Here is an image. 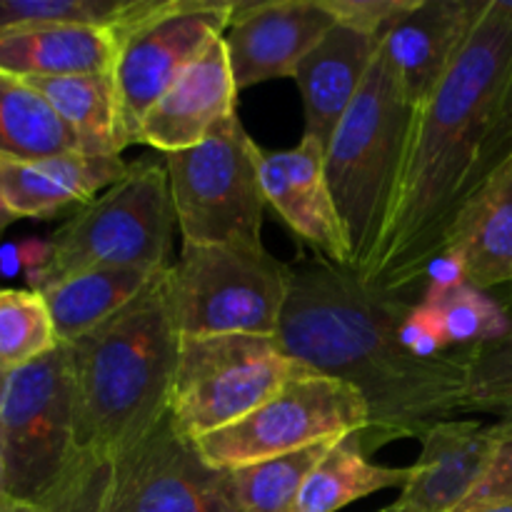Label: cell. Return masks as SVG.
Returning <instances> with one entry per match:
<instances>
[{
	"label": "cell",
	"mask_w": 512,
	"mask_h": 512,
	"mask_svg": "<svg viewBox=\"0 0 512 512\" xmlns=\"http://www.w3.org/2000/svg\"><path fill=\"white\" fill-rule=\"evenodd\" d=\"M260 148L240 115L210 130L200 145L165 160L183 245H260L265 198Z\"/></svg>",
	"instance_id": "52a82bcc"
},
{
	"label": "cell",
	"mask_w": 512,
	"mask_h": 512,
	"mask_svg": "<svg viewBox=\"0 0 512 512\" xmlns=\"http://www.w3.org/2000/svg\"><path fill=\"white\" fill-rule=\"evenodd\" d=\"M58 345L48 303L38 290L0 288V370L25 368Z\"/></svg>",
	"instance_id": "83f0119b"
},
{
	"label": "cell",
	"mask_w": 512,
	"mask_h": 512,
	"mask_svg": "<svg viewBox=\"0 0 512 512\" xmlns=\"http://www.w3.org/2000/svg\"><path fill=\"white\" fill-rule=\"evenodd\" d=\"M128 170L120 155L68 153L35 163L0 160V193L15 218H53L88 205Z\"/></svg>",
	"instance_id": "d6986e66"
},
{
	"label": "cell",
	"mask_w": 512,
	"mask_h": 512,
	"mask_svg": "<svg viewBox=\"0 0 512 512\" xmlns=\"http://www.w3.org/2000/svg\"><path fill=\"white\" fill-rule=\"evenodd\" d=\"M378 512H380V510H378Z\"/></svg>",
	"instance_id": "b9f144b4"
},
{
	"label": "cell",
	"mask_w": 512,
	"mask_h": 512,
	"mask_svg": "<svg viewBox=\"0 0 512 512\" xmlns=\"http://www.w3.org/2000/svg\"><path fill=\"white\" fill-rule=\"evenodd\" d=\"M413 113L380 43L358 95L325 148V178L358 275L368 268L383 233Z\"/></svg>",
	"instance_id": "277c9868"
},
{
	"label": "cell",
	"mask_w": 512,
	"mask_h": 512,
	"mask_svg": "<svg viewBox=\"0 0 512 512\" xmlns=\"http://www.w3.org/2000/svg\"><path fill=\"white\" fill-rule=\"evenodd\" d=\"M83 153L80 140L53 105L25 80L0 73V160L35 163Z\"/></svg>",
	"instance_id": "d4e9b609"
},
{
	"label": "cell",
	"mask_w": 512,
	"mask_h": 512,
	"mask_svg": "<svg viewBox=\"0 0 512 512\" xmlns=\"http://www.w3.org/2000/svg\"><path fill=\"white\" fill-rule=\"evenodd\" d=\"M8 495V473H5V453L3 443H0V498Z\"/></svg>",
	"instance_id": "74e56055"
},
{
	"label": "cell",
	"mask_w": 512,
	"mask_h": 512,
	"mask_svg": "<svg viewBox=\"0 0 512 512\" xmlns=\"http://www.w3.org/2000/svg\"><path fill=\"white\" fill-rule=\"evenodd\" d=\"M335 443V440H333ZM333 443H318L263 463L228 470L230 493L240 512H293L310 470Z\"/></svg>",
	"instance_id": "484cf974"
},
{
	"label": "cell",
	"mask_w": 512,
	"mask_h": 512,
	"mask_svg": "<svg viewBox=\"0 0 512 512\" xmlns=\"http://www.w3.org/2000/svg\"><path fill=\"white\" fill-rule=\"evenodd\" d=\"M368 428V405L348 383L315 370L290 378L238 423L195 440L215 470L263 463Z\"/></svg>",
	"instance_id": "30bf717a"
},
{
	"label": "cell",
	"mask_w": 512,
	"mask_h": 512,
	"mask_svg": "<svg viewBox=\"0 0 512 512\" xmlns=\"http://www.w3.org/2000/svg\"><path fill=\"white\" fill-rule=\"evenodd\" d=\"M50 240L30 238L23 243L0 245V278H15L23 273L28 285L33 288L35 278L40 275L43 265L48 263Z\"/></svg>",
	"instance_id": "e575fe53"
},
{
	"label": "cell",
	"mask_w": 512,
	"mask_h": 512,
	"mask_svg": "<svg viewBox=\"0 0 512 512\" xmlns=\"http://www.w3.org/2000/svg\"><path fill=\"white\" fill-rule=\"evenodd\" d=\"M235 8L233 0H140L113 25V80L128 145L138 140L140 123L165 90L228 33Z\"/></svg>",
	"instance_id": "9c48e42d"
},
{
	"label": "cell",
	"mask_w": 512,
	"mask_h": 512,
	"mask_svg": "<svg viewBox=\"0 0 512 512\" xmlns=\"http://www.w3.org/2000/svg\"><path fill=\"white\" fill-rule=\"evenodd\" d=\"M0 512H43L38 503H28V500H18L13 495L0 498Z\"/></svg>",
	"instance_id": "d590c367"
},
{
	"label": "cell",
	"mask_w": 512,
	"mask_h": 512,
	"mask_svg": "<svg viewBox=\"0 0 512 512\" xmlns=\"http://www.w3.org/2000/svg\"><path fill=\"white\" fill-rule=\"evenodd\" d=\"M383 38L348 23H335L295 70L305 105L303 138L328 148L345 110L358 95Z\"/></svg>",
	"instance_id": "ac0fdd59"
},
{
	"label": "cell",
	"mask_w": 512,
	"mask_h": 512,
	"mask_svg": "<svg viewBox=\"0 0 512 512\" xmlns=\"http://www.w3.org/2000/svg\"><path fill=\"white\" fill-rule=\"evenodd\" d=\"M178 228L165 163L143 158L50 235V255L30 290L95 268H168Z\"/></svg>",
	"instance_id": "5b68a950"
},
{
	"label": "cell",
	"mask_w": 512,
	"mask_h": 512,
	"mask_svg": "<svg viewBox=\"0 0 512 512\" xmlns=\"http://www.w3.org/2000/svg\"><path fill=\"white\" fill-rule=\"evenodd\" d=\"M328 5L338 23H348L365 33L385 38V33L405 13H410L418 0H328Z\"/></svg>",
	"instance_id": "d6a6232c"
},
{
	"label": "cell",
	"mask_w": 512,
	"mask_h": 512,
	"mask_svg": "<svg viewBox=\"0 0 512 512\" xmlns=\"http://www.w3.org/2000/svg\"><path fill=\"white\" fill-rule=\"evenodd\" d=\"M470 512H512V503H500V505H488V508H478Z\"/></svg>",
	"instance_id": "f35d334b"
},
{
	"label": "cell",
	"mask_w": 512,
	"mask_h": 512,
	"mask_svg": "<svg viewBox=\"0 0 512 512\" xmlns=\"http://www.w3.org/2000/svg\"><path fill=\"white\" fill-rule=\"evenodd\" d=\"M113 28L50 23L0 33V73L20 80L113 73Z\"/></svg>",
	"instance_id": "44dd1931"
},
{
	"label": "cell",
	"mask_w": 512,
	"mask_h": 512,
	"mask_svg": "<svg viewBox=\"0 0 512 512\" xmlns=\"http://www.w3.org/2000/svg\"><path fill=\"white\" fill-rule=\"evenodd\" d=\"M290 285L278 343L298 363L363 395L365 453L418 438L468 413V375L460 350L418 360L400 343L413 298L335 268L320 258L288 265Z\"/></svg>",
	"instance_id": "7a4b0ae2"
},
{
	"label": "cell",
	"mask_w": 512,
	"mask_h": 512,
	"mask_svg": "<svg viewBox=\"0 0 512 512\" xmlns=\"http://www.w3.org/2000/svg\"><path fill=\"white\" fill-rule=\"evenodd\" d=\"M400 343L418 360H438L445 353H450L443 320L435 313V308L425 303H415L408 310V315L400 323Z\"/></svg>",
	"instance_id": "836d02e7"
},
{
	"label": "cell",
	"mask_w": 512,
	"mask_h": 512,
	"mask_svg": "<svg viewBox=\"0 0 512 512\" xmlns=\"http://www.w3.org/2000/svg\"><path fill=\"white\" fill-rule=\"evenodd\" d=\"M420 303L430 305L440 315L450 350L493 343L508 333L510 318L505 303H498L493 295L468 283L450 285V288H425Z\"/></svg>",
	"instance_id": "4316f807"
},
{
	"label": "cell",
	"mask_w": 512,
	"mask_h": 512,
	"mask_svg": "<svg viewBox=\"0 0 512 512\" xmlns=\"http://www.w3.org/2000/svg\"><path fill=\"white\" fill-rule=\"evenodd\" d=\"M408 475L410 468L370 463L360 433L345 435L310 470L293 512H338L380 490L403 488Z\"/></svg>",
	"instance_id": "cb8c5ba5"
},
{
	"label": "cell",
	"mask_w": 512,
	"mask_h": 512,
	"mask_svg": "<svg viewBox=\"0 0 512 512\" xmlns=\"http://www.w3.org/2000/svg\"><path fill=\"white\" fill-rule=\"evenodd\" d=\"M163 270V268H160ZM158 270L95 268L70 275L40 290L53 318L60 345H70L88 335L118 310H123Z\"/></svg>",
	"instance_id": "7402d4cb"
},
{
	"label": "cell",
	"mask_w": 512,
	"mask_h": 512,
	"mask_svg": "<svg viewBox=\"0 0 512 512\" xmlns=\"http://www.w3.org/2000/svg\"><path fill=\"white\" fill-rule=\"evenodd\" d=\"M258 175L265 205L315 250V258L353 270V250L325 178L323 145L303 138L290 150L260 148Z\"/></svg>",
	"instance_id": "5bb4252c"
},
{
	"label": "cell",
	"mask_w": 512,
	"mask_h": 512,
	"mask_svg": "<svg viewBox=\"0 0 512 512\" xmlns=\"http://www.w3.org/2000/svg\"><path fill=\"white\" fill-rule=\"evenodd\" d=\"M100 512H240L228 470L210 468L193 438L163 415L143 438L120 450Z\"/></svg>",
	"instance_id": "7c38bea8"
},
{
	"label": "cell",
	"mask_w": 512,
	"mask_h": 512,
	"mask_svg": "<svg viewBox=\"0 0 512 512\" xmlns=\"http://www.w3.org/2000/svg\"><path fill=\"white\" fill-rule=\"evenodd\" d=\"M338 23L328 0L238 3L228 33L238 93L275 78H293L305 55Z\"/></svg>",
	"instance_id": "4fadbf2b"
},
{
	"label": "cell",
	"mask_w": 512,
	"mask_h": 512,
	"mask_svg": "<svg viewBox=\"0 0 512 512\" xmlns=\"http://www.w3.org/2000/svg\"><path fill=\"white\" fill-rule=\"evenodd\" d=\"M13 220H18V218H15V215L10 213V208H8V205H5V200H3V193H0V233H3V230L8 228V225L13 223Z\"/></svg>",
	"instance_id": "8d00e7d4"
},
{
	"label": "cell",
	"mask_w": 512,
	"mask_h": 512,
	"mask_svg": "<svg viewBox=\"0 0 512 512\" xmlns=\"http://www.w3.org/2000/svg\"><path fill=\"white\" fill-rule=\"evenodd\" d=\"M310 370L263 335L180 340L170 390V418L198 440L253 413L290 378Z\"/></svg>",
	"instance_id": "ba28073f"
},
{
	"label": "cell",
	"mask_w": 512,
	"mask_h": 512,
	"mask_svg": "<svg viewBox=\"0 0 512 512\" xmlns=\"http://www.w3.org/2000/svg\"><path fill=\"white\" fill-rule=\"evenodd\" d=\"M503 423H508V425H512V418H508V420H503Z\"/></svg>",
	"instance_id": "60d3db41"
},
{
	"label": "cell",
	"mask_w": 512,
	"mask_h": 512,
	"mask_svg": "<svg viewBox=\"0 0 512 512\" xmlns=\"http://www.w3.org/2000/svg\"><path fill=\"white\" fill-rule=\"evenodd\" d=\"M512 155V0H488L473 33L410 123L393 203L360 278L408 293L450 225Z\"/></svg>",
	"instance_id": "6da1fadb"
},
{
	"label": "cell",
	"mask_w": 512,
	"mask_h": 512,
	"mask_svg": "<svg viewBox=\"0 0 512 512\" xmlns=\"http://www.w3.org/2000/svg\"><path fill=\"white\" fill-rule=\"evenodd\" d=\"M78 135L85 155H120L128 148L120 120L113 73L70 75V78L25 80Z\"/></svg>",
	"instance_id": "603a6c76"
},
{
	"label": "cell",
	"mask_w": 512,
	"mask_h": 512,
	"mask_svg": "<svg viewBox=\"0 0 512 512\" xmlns=\"http://www.w3.org/2000/svg\"><path fill=\"white\" fill-rule=\"evenodd\" d=\"M495 433H498V445H495L490 465L485 468L483 478L475 485L470 498L455 512H470L488 508V505L512 503V425L500 420V423H495Z\"/></svg>",
	"instance_id": "1f68e13d"
},
{
	"label": "cell",
	"mask_w": 512,
	"mask_h": 512,
	"mask_svg": "<svg viewBox=\"0 0 512 512\" xmlns=\"http://www.w3.org/2000/svg\"><path fill=\"white\" fill-rule=\"evenodd\" d=\"M140 0H0V33L30 25L78 23L113 28Z\"/></svg>",
	"instance_id": "f546056e"
},
{
	"label": "cell",
	"mask_w": 512,
	"mask_h": 512,
	"mask_svg": "<svg viewBox=\"0 0 512 512\" xmlns=\"http://www.w3.org/2000/svg\"><path fill=\"white\" fill-rule=\"evenodd\" d=\"M8 495L38 503L75 455V395L68 345L10 370L0 398Z\"/></svg>",
	"instance_id": "8fae6325"
},
{
	"label": "cell",
	"mask_w": 512,
	"mask_h": 512,
	"mask_svg": "<svg viewBox=\"0 0 512 512\" xmlns=\"http://www.w3.org/2000/svg\"><path fill=\"white\" fill-rule=\"evenodd\" d=\"M5 378H8V373H5V370H0V398H3V388H5Z\"/></svg>",
	"instance_id": "ab89813d"
},
{
	"label": "cell",
	"mask_w": 512,
	"mask_h": 512,
	"mask_svg": "<svg viewBox=\"0 0 512 512\" xmlns=\"http://www.w3.org/2000/svg\"><path fill=\"white\" fill-rule=\"evenodd\" d=\"M168 268L113 318L68 345L80 453L113 460L168 415L183 340L170 308Z\"/></svg>",
	"instance_id": "3957f363"
},
{
	"label": "cell",
	"mask_w": 512,
	"mask_h": 512,
	"mask_svg": "<svg viewBox=\"0 0 512 512\" xmlns=\"http://www.w3.org/2000/svg\"><path fill=\"white\" fill-rule=\"evenodd\" d=\"M110 463L93 453H80L70 458L68 468L58 483L38 500L43 512H100L105 488L110 480Z\"/></svg>",
	"instance_id": "4dcf8cb0"
},
{
	"label": "cell",
	"mask_w": 512,
	"mask_h": 512,
	"mask_svg": "<svg viewBox=\"0 0 512 512\" xmlns=\"http://www.w3.org/2000/svg\"><path fill=\"white\" fill-rule=\"evenodd\" d=\"M233 68L225 38H215L178 80L165 90L163 98L148 110L138 128V140L165 155L195 148L235 115Z\"/></svg>",
	"instance_id": "9a60e30c"
},
{
	"label": "cell",
	"mask_w": 512,
	"mask_h": 512,
	"mask_svg": "<svg viewBox=\"0 0 512 512\" xmlns=\"http://www.w3.org/2000/svg\"><path fill=\"white\" fill-rule=\"evenodd\" d=\"M488 0H418L383 38V53L415 110L428 103Z\"/></svg>",
	"instance_id": "2e32d148"
},
{
	"label": "cell",
	"mask_w": 512,
	"mask_h": 512,
	"mask_svg": "<svg viewBox=\"0 0 512 512\" xmlns=\"http://www.w3.org/2000/svg\"><path fill=\"white\" fill-rule=\"evenodd\" d=\"M288 265L260 245H183L168 268L180 338H278L288 300Z\"/></svg>",
	"instance_id": "8992f818"
},
{
	"label": "cell",
	"mask_w": 512,
	"mask_h": 512,
	"mask_svg": "<svg viewBox=\"0 0 512 512\" xmlns=\"http://www.w3.org/2000/svg\"><path fill=\"white\" fill-rule=\"evenodd\" d=\"M420 443L423 450L410 465L408 483L400 488L398 500L380 512L458 510L490 465L498 433L495 425L455 418L435 425Z\"/></svg>",
	"instance_id": "e0dca14e"
},
{
	"label": "cell",
	"mask_w": 512,
	"mask_h": 512,
	"mask_svg": "<svg viewBox=\"0 0 512 512\" xmlns=\"http://www.w3.org/2000/svg\"><path fill=\"white\" fill-rule=\"evenodd\" d=\"M440 253L460 260L473 288H512V155L460 210Z\"/></svg>",
	"instance_id": "ffe728a7"
},
{
	"label": "cell",
	"mask_w": 512,
	"mask_h": 512,
	"mask_svg": "<svg viewBox=\"0 0 512 512\" xmlns=\"http://www.w3.org/2000/svg\"><path fill=\"white\" fill-rule=\"evenodd\" d=\"M508 333L493 343L463 348L465 375H468V413H495L512 418V295L505 303Z\"/></svg>",
	"instance_id": "f1b7e54d"
}]
</instances>
